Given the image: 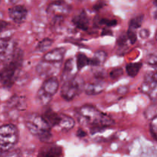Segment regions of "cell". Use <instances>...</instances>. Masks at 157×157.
Returning <instances> with one entry per match:
<instances>
[{
  "label": "cell",
  "instance_id": "obj_3",
  "mask_svg": "<svg viewBox=\"0 0 157 157\" xmlns=\"http://www.w3.org/2000/svg\"><path fill=\"white\" fill-rule=\"evenodd\" d=\"M25 124L30 133L37 136L44 142H48L52 136L51 126L43 116H40L37 113L29 114L26 117Z\"/></svg>",
  "mask_w": 157,
  "mask_h": 157
},
{
  "label": "cell",
  "instance_id": "obj_35",
  "mask_svg": "<svg viewBox=\"0 0 157 157\" xmlns=\"http://www.w3.org/2000/svg\"><path fill=\"white\" fill-rule=\"evenodd\" d=\"M80 1H84V0H80Z\"/></svg>",
  "mask_w": 157,
  "mask_h": 157
},
{
  "label": "cell",
  "instance_id": "obj_17",
  "mask_svg": "<svg viewBox=\"0 0 157 157\" xmlns=\"http://www.w3.org/2000/svg\"><path fill=\"white\" fill-rule=\"evenodd\" d=\"M106 59H107V53L104 51H98L95 53L94 56L91 59L90 65L101 66L105 62Z\"/></svg>",
  "mask_w": 157,
  "mask_h": 157
},
{
  "label": "cell",
  "instance_id": "obj_34",
  "mask_svg": "<svg viewBox=\"0 0 157 157\" xmlns=\"http://www.w3.org/2000/svg\"><path fill=\"white\" fill-rule=\"evenodd\" d=\"M156 79L157 80V74H156Z\"/></svg>",
  "mask_w": 157,
  "mask_h": 157
},
{
  "label": "cell",
  "instance_id": "obj_32",
  "mask_svg": "<svg viewBox=\"0 0 157 157\" xmlns=\"http://www.w3.org/2000/svg\"><path fill=\"white\" fill-rule=\"evenodd\" d=\"M154 5H155V6H156V9H157V0H155ZM155 15H156V16H155V17H156V18H157V10H156V14H155Z\"/></svg>",
  "mask_w": 157,
  "mask_h": 157
},
{
  "label": "cell",
  "instance_id": "obj_1",
  "mask_svg": "<svg viewBox=\"0 0 157 157\" xmlns=\"http://www.w3.org/2000/svg\"><path fill=\"white\" fill-rule=\"evenodd\" d=\"M78 120L81 124L89 126L94 130L108 127L114 124L110 117L90 105H84L79 109Z\"/></svg>",
  "mask_w": 157,
  "mask_h": 157
},
{
  "label": "cell",
  "instance_id": "obj_36",
  "mask_svg": "<svg viewBox=\"0 0 157 157\" xmlns=\"http://www.w3.org/2000/svg\"><path fill=\"white\" fill-rule=\"evenodd\" d=\"M0 2H1V0H0Z\"/></svg>",
  "mask_w": 157,
  "mask_h": 157
},
{
  "label": "cell",
  "instance_id": "obj_24",
  "mask_svg": "<svg viewBox=\"0 0 157 157\" xmlns=\"http://www.w3.org/2000/svg\"><path fill=\"white\" fill-rule=\"evenodd\" d=\"M127 38L130 40V43L131 44H134L136 41V34L135 30H133V29H128L127 31Z\"/></svg>",
  "mask_w": 157,
  "mask_h": 157
},
{
  "label": "cell",
  "instance_id": "obj_13",
  "mask_svg": "<svg viewBox=\"0 0 157 157\" xmlns=\"http://www.w3.org/2000/svg\"><path fill=\"white\" fill-rule=\"evenodd\" d=\"M105 88V85L103 81H98L96 82L89 83L84 86V90L88 95H97L101 94Z\"/></svg>",
  "mask_w": 157,
  "mask_h": 157
},
{
  "label": "cell",
  "instance_id": "obj_6",
  "mask_svg": "<svg viewBox=\"0 0 157 157\" xmlns=\"http://www.w3.org/2000/svg\"><path fill=\"white\" fill-rule=\"evenodd\" d=\"M59 88V81L56 78H48L42 84L41 88L38 90L36 94V98L38 102L42 105L48 104L52 100L53 95L58 91Z\"/></svg>",
  "mask_w": 157,
  "mask_h": 157
},
{
  "label": "cell",
  "instance_id": "obj_19",
  "mask_svg": "<svg viewBox=\"0 0 157 157\" xmlns=\"http://www.w3.org/2000/svg\"><path fill=\"white\" fill-rule=\"evenodd\" d=\"M90 62H91V59H89L84 54L79 53L77 55L76 64L78 70H81L87 65H90Z\"/></svg>",
  "mask_w": 157,
  "mask_h": 157
},
{
  "label": "cell",
  "instance_id": "obj_33",
  "mask_svg": "<svg viewBox=\"0 0 157 157\" xmlns=\"http://www.w3.org/2000/svg\"><path fill=\"white\" fill-rule=\"evenodd\" d=\"M156 39L157 40V31H156Z\"/></svg>",
  "mask_w": 157,
  "mask_h": 157
},
{
  "label": "cell",
  "instance_id": "obj_20",
  "mask_svg": "<svg viewBox=\"0 0 157 157\" xmlns=\"http://www.w3.org/2000/svg\"><path fill=\"white\" fill-rule=\"evenodd\" d=\"M149 106L145 111V117L148 120H154L157 118V99Z\"/></svg>",
  "mask_w": 157,
  "mask_h": 157
},
{
  "label": "cell",
  "instance_id": "obj_14",
  "mask_svg": "<svg viewBox=\"0 0 157 157\" xmlns=\"http://www.w3.org/2000/svg\"><path fill=\"white\" fill-rule=\"evenodd\" d=\"M72 21L78 29H81V30H87V28H88L89 20L87 18V14L84 11L78 14V15H76L73 18Z\"/></svg>",
  "mask_w": 157,
  "mask_h": 157
},
{
  "label": "cell",
  "instance_id": "obj_10",
  "mask_svg": "<svg viewBox=\"0 0 157 157\" xmlns=\"http://www.w3.org/2000/svg\"><path fill=\"white\" fill-rule=\"evenodd\" d=\"M9 15L14 22L21 24L25 21L28 15V11L25 6L18 5L9 9Z\"/></svg>",
  "mask_w": 157,
  "mask_h": 157
},
{
  "label": "cell",
  "instance_id": "obj_31",
  "mask_svg": "<svg viewBox=\"0 0 157 157\" xmlns=\"http://www.w3.org/2000/svg\"><path fill=\"white\" fill-rule=\"evenodd\" d=\"M78 136H79L80 137H83V136H86V133L84 131V130L80 129V130H78Z\"/></svg>",
  "mask_w": 157,
  "mask_h": 157
},
{
  "label": "cell",
  "instance_id": "obj_9",
  "mask_svg": "<svg viewBox=\"0 0 157 157\" xmlns=\"http://www.w3.org/2000/svg\"><path fill=\"white\" fill-rule=\"evenodd\" d=\"M141 91L147 94L152 101L157 99V80L154 78H147L140 87Z\"/></svg>",
  "mask_w": 157,
  "mask_h": 157
},
{
  "label": "cell",
  "instance_id": "obj_11",
  "mask_svg": "<svg viewBox=\"0 0 157 157\" xmlns=\"http://www.w3.org/2000/svg\"><path fill=\"white\" fill-rule=\"evenodd\" d=\"M66 49L64 48H58L50 51L43 57V61H48L50 63H59L62 61Z\"/></svg>",
  "mask_w": 157,
  "mask_h": 157
},
{
  "label": "cell",
  "instance_id": "obj_22",
  "mask_svg": "<svg viewBox=\"0 0 157 157\" xmlns=\"http://www.w3.org/2000/svg\"><path fill=\"white\" fill-rule=\"evenodd\" d=\"M53 43V41L52 39H49V38H44L42 41H41L38 44V47H37V49L40 52H44V51H46Z\"/></svg>",
  "mask_w": 157,
  "mask_h": 157
},
{
  "label": "cell",
  "instance_id": "obj_27",
  "mask_svg": "<svg viewBox=\"0 0 157 157\" xmlns=\"http://www.w3.org/2000/svg\"><path fill=\"white\" fill-rule=\"evenodd\" d=\"M126 41H127V37L124 36V35H121V37L117 40V44L123 46L125 44Z\"/></svg>",
  "mask_w": 157,
  "mask_h": 157
},
{
  "label": "cell",
  "instance_id": "obj_8",
  "mask_svg": "<svg viewBox=\"0 0 157 157\" xmlns=\"http://www.w3.org/2000/svg\"><path fill=\"white\" fill-rule=\"evenodd\" d=\"M71 6L64 0H57L51 3L48 7V12L55 17H64L71 11Z\"/></svg>",
  "mask_w": 157,
  "mask_h": 157
},
{
  "label": "cell",
  "instance_id": "obj_7",
  "mask_svg": "<svg viewBox=\"0 0 157 157\" xmlns=\"http://www.w3.org/2000/svg\"><path fill=\"white\" fill-rule=\"evenodd\" d=\"M15 43L9 38H0V63H6L15 52Z\"/></svg>",
  "mask_w": 157,
  "mask_h": 157
},
{
  "label": "cell",
  "instance_id": "obj_28",
  "mask_svg": "<svg viewBox=\"0 0 157 157\" xmlns=\"http://www.w3.org/2000/svg\"><path fill=\"white\" fill-rule=\"evenodd\" d=\"M8 25H9V24H8L7 21H3V20H0V34L7 28Z\"/></svg>",
  "mask_w": 157,
  "mask_h": 157
},
{
  "label": "cell",
  "instance_id": "obj_18",
  "mask_svg": "<svg viewBox=\"0 0 157 157\" xmlns=\"http://www.w3.org/2000/svg\"><path fill=\"white\" fill-rule=\"evenodd\" d=\"M142 67V63H130L126 66V70H127V75L131 78H135L139 73Z\"/></svg>",
  "mask_w": 157,
  "mask_h": 157
},
{
  "label": "cell",
  "instance_id": "obj_16",
  "mask_svg": "<svg viewBox=\"0 0 157 157\" xmlns=\"http://www.w3.org/2000/svg\"><path fill=\"white\" fill-rule=\"evenodd\" d=\"M62 149L61 147H58V146H48V147H44L41 149L39 153V156L50 157V156H59L62 153Z\"/></svg>",
  "mask_w": 157,
  "mask_h": 157
},
{
  "label": "cell",
  "instance_id": "obj_15",
  "mask_svg": "<svg viewBox=\"0 0 157 157\" xmlns=\"http://www.w3.org/2000/svg\"><path fill=\"white\" fill-rule=\"evenodd\" d=\"M75 66V61H73V59H69L68 61H67L64 67V69H63L62 75H61L63 81L71 79L74 77L76 76V73H74Z\"/></svg>",
  "mask_w": 157,
  "mask_h": 157
},
{
  "label": "cell",
  "instance_id": "obj_23",
  "mask_svg": "<svg viewBox=\"0 0 157 157\" xmlns=\"http://www.w3.org/2000/svg\"><path fill=\"white\" fill-rule=\"evenodd\" d=\"M123 75V69L121 67H117V68L113 69L110 72V76L113 79H116V78H120L121 75Z\"/></svg>",
  "mask_w": 157,
  "mask_h": 157
},
{
  "label": "cell",
  "instance_id": "obj_21",
  "mask_svg": "<svg viewBox=\"0 0 157 157\" xmlns=\"http://www.w3.org/2000/svg\"><path fill=\"white\" fill-rule=\"evenodd\" d=\"M143 21H144V15H143L134 17V18H133L130 21V23H129V29L136 31V29L140 28V26L142 25Z\"/></svg>",
  "mask_w": 157,
  "mask_h": 157
},
{
  "label": "cell",
  "instance_id": "obj_25",
  "mask_svg": "<svg viewBox=\"0 0 157 157\" xmlns=\"http://www.w3.org/2000/svg\"><path fill=\"white\" fill-rule=\"evenodd\" d=\"M100 23L101 24H104L107 26H113V25H117V21L116 20H110V19H101L100 21Z\"/></svg>",
  "mask_w": 157,
  "mask_h": 157
},
{
  "label": "cell",
  "instance_id": "obj_12",
  "mask_svg": "<svg viewBox=\"0 0 157 157\" xmlns=\"http://www.w3.org/2000/svg\"><path fill=\"white\" fill-rule=\"evenodd\" d=\"M75 126V121L73 118L65 114H60L59 122L55 128L63 132H67L71 130Z\"/></svg>",
  "mask_w": 157,
  "mask_h": 157
},
{
  "label": "cell",
  "instance_id": "obj_5",
  "mask_svg": "<svg viewBox=\"0 0 157 157\" xmlns=\"http://www.w3.org/2000/svg\"><path fill=\"white\" fill-rule=\"evenodd\" d=\"M84 81L80 77H74L71 79L64 81L61 90V95L66 101H71L81 93L84 89Z\"/></svg>",
  "mask_w": 157,
  "mask_h": 157
},
{
  "label": "cell",
  "instance_id": "obj_4",
  "mask_svg": "<svg viewBox=\"0 0 157 157\" xmlns=\"http://www.w3.org/2000/svg\"><path fill=\"white\" fill-rule=\"evenodd\" d=\"M18 140V130L12 124L0 127V155L12 150Z\"/></svg>",
  "mask_w": 157,
  "mask_h": 157
},
{
  "label": "cell",
  "instance_id": "obj_26",
  "mask_svg": "<svg viewBox=\"0 0 157 157\" xmlns=\"http://www.w3.org/2000/svg\"><path fill=\"white\" fill-rule=\"evenodd\" d=\"M147 62H148V64H150V65H151L152 67L157 68V56L153 55V56L150 57V58H148Z\"/></svg>",
  "mask_w": 157,
  "mask_h": 157
},
{
  "label": "cell",
  "instance_id": "obj_30",
  "mask_svg": "<svg viewBox=\"0 0 157 157\" xmlns=\"http://www.w3.org/2000/svg\"><path fill=\"white\" fill-rule=\"evenodd\" d=\"M104 6V2H99L98 3H97L94 6V10H99L101 8H103Z\"/></svg>",
  "mask_w": 157,
  "mask_h": 157
},
{
  "label": "cell",
  "instance_id": "obj_29",
  "mask_svg": "<svg viewBox=\"0 0 157 157\" xmlns=\"http://www.w3.org/2000/svg\"><path fill=\"white\" fill-rule=\"evenodd\" d=\"M149 35H150V32H149V31L147 30V29H142V30L140 31V36L142 37L143 38H147V37L149 36Z\"/></svg>",
  "mask_w": 157,
  "mask_h": 157
},
{
  "label": "cell",
  "instance_id": "obj_2",
  "mask_svg": "<svg viewBox=\"0 0 157 157\" xmlns=\"http://www.w3.org/2000/svg\"><path fill=\"white\" fill-rule=\"evenodd\" d=\"M22 62V51L16 49L13 56L6 63L0 71V82L4 87H10L13 85L18 78Z\"/></svg>",
  "mask_w": 157,
  "mask_h": 157
}]
</instances>
